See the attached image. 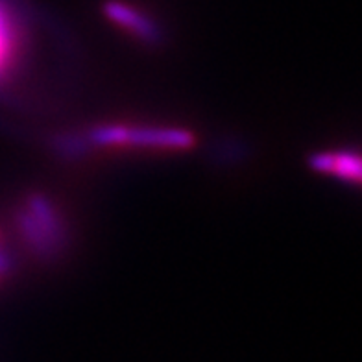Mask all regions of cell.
<instances>
[{"instance_id":"cell-2","label":"cell","mask_w":362,"mask_h":362,"mask_svg":"<svg viewBox=\"0 0 362 362\" xmlns=\"http://www.w3.org/2000/svg\"><path fill=\"white\" fill-rule=\"evenodd\" d=\"M310 167L316 172L337 176L340 180L358 183L362 177L361 158L349 152H320L310 158Z\"/></svg>"},{"instance_id":"cell-4","label":"cell","mask_w":362,"mask_h":362,"mask_svg":"<svg viewBox=\"0 0 362 362\" xmlns=\"http://www.w3.org/2000/svg\"><path fill=\"white\" fill-rule=\"evenodd\" d=\"M23 222L26 235L39 246H48L57 233L56 216H54L52 209L48 207L47 202L41 200V198H35V200L30 202Z\"/></svg>"},{"instance_id":"cell-1","label":"cell","mask_w":362,"mask_h":362,"mask_svg":"<svg viewBox=\"0 0 362 362\" xmlns=\"http://www.w3.org/2000/svg\"><path fill=\"white\" fill-rule=\"evenodd\" d=\"M90 141L98 146L135 148H189L192 135L177 128H150V126H100L90 132Z\"/></svg>"},{"instance_id":"cell-5","label":"cell","mask_w":362,"mask_h":362,"mask_svg":"<svg viewBox=\"0 0 362 362\" xmlns=\"http://www.w3.org/2000/svg\"><path fill=\"white\" fill-rule=\"evenodd\" d=\"M105 15L110 17L113 23L126 30H132V34L144 41H156L158 37V28L150 19H146L143 13H139L132 6L120 4V2H110L105 6Z\"/></svg>"},{"instance_id":"cell-3","label":"cell","mask_w":362,"mask_h":362,"mask_svg":"<svg viewBox=\"0 0 362 362\" xmlns=\"http://www.w3.org/2000/svg\"><path fill=\"white\" fill-rule=\"evenodd\" d=\"M21 19L8 0H0V78L10 71L19 48Z\"/></svg>"}]
</instances>
